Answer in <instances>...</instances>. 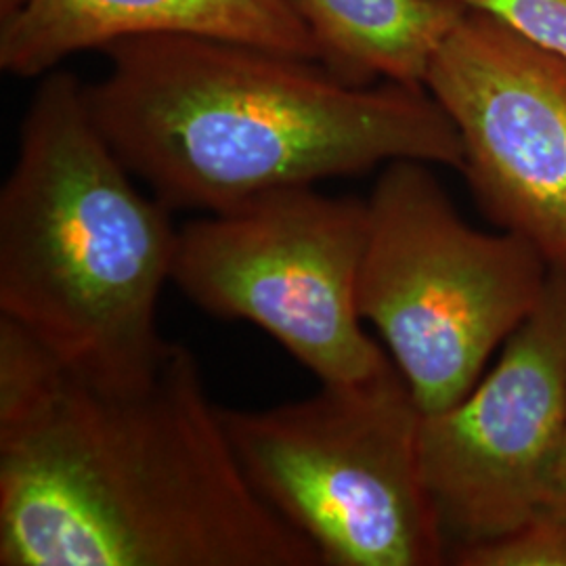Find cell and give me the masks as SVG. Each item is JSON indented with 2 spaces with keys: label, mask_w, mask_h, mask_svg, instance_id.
Wrapping results in <instances>:
<instances>
[{
  "label": "cell",
  "mask_w": 566,
  "mask_h": 566,
  "mask_svg": "<svg viewBox=\"0 0 566 566\" xmlns=\"http://www.w3.org/2000/svg\"><path fill=\"white\" fill-rule=\"evenodd\" d=\"M547 507H566V422L563 446H560L558 462H556L554 479H552V491H549Z\"/></svg>",
  "instance_id": "13"
},
{
  "label": "cell",
  "mask_w": 566,
  "mask_h": 566,
  "mask_svg": "<svg viewBox=\"0 0 566 566\" xmlns=\"http://www.w3.org/2000/svg\"><path fill=\"white\" fill-rule=\"evenodd\" d=\"M93 120L84 84L42 76L0 189V319L97 382L149 376L179 227Z\"/></svg>",
  "instance_id": "3"
},
{
  "label": "cell",
  "mask_w": 566,
  "mask_h": 566,
  "mask_svg": "<svg viewBox=\"0 0 566 566\" xmlns=\"http://www.w3.org/2000/svg\"><path fill=\"white\" fill-rule=\"evenodd\" d=\"M84 84L103 137L175 210L221 212L399 160L462 172L453 122L426 86H355L254 44L156 34L116 42Z\"/></svg>",
  "instance_id": "2"
},
{
  "label": "cell",
  "mask_w": 566,
  "mask_h": 566,
  "mask_svg": "<svg viewBox=\"0 0 566 566\" xmlns=\"http://www.w3.org/2000/svg\"><path fill=\"white\" fill-rule=\"evenodd\" d=\"M0 565L324 566L248 483L185 344L109 385L7 319Z\"/></svg>",
  "instance_id": "1"
},
{
  "label": "cell",
  "mask_w": 566,
  "mask_h": 566,
  "mask_svg": "<svg viewBox=\"0 0 566 566\" xmlns=\"http://www.w3.org/2000/svg\"><path fill=\"white\" fill-rule=\"evenodd\" d=\"M325 67L355 86H424L426 72L465 9L451 0H287Z\"/></svg>",
  "instance_id": "10"
},
{
  "label": "cell",
  "mask_w": 566,
  "mask_h": 566,
  "mask_svg": "<svg viewBox=\"0 0 566 566\" xmlns=\"http://www.w3.org/2000/svg\"><path fill=\"white\" fill-rule=\"evenodd\" d=\"M367 203L315 185L263 193L179 227L172 283L202 311L264 329L322 385L390 359L364 329Z\"/></svg>",
  "instance_id": "6"
},
{
  "label": "cell",
  "mask_w": 566,
  "mask_h": 566,
  "mask_svg": "<svg viewBox=\"0 0 566 566\" xmlns=\"http://www.w3.org/2000/svg\"><path fill=\"white\" fill-rule=\"evenodd\" d=\"M156 34L242 42L322 63L287 0H2L0 70L42 78L72 55Z\"/></svg>",
  "instance_id": "9"
},
{
  "label": "cell",
  "mask_w": 566,
  "mask_h": 566,
  "mask_svg": "<svg viewBox=\"0 0 566 566\" xmlns=\"http://www.w3.org/2000/svg\"><path fill=\"white\" fill-rule=\"evenodd\" d=\"M424 86L458 130L486 217L566 275L565 61L465 9Z\"/></svg>",
  "instance_id": "8"
},
{
  "label": "cell",
  "mask_w": 566,
  "mask_h": 566,
  "mask_svg": "<svg viewBox=\"0 0 566 566\" xmlns=\"http://www.w3.org/2000/svg\"><path fill=\"white\" fill-rule=\"evenodd\" d=\"M432 166L386 164L367 203L359 311L424 416L481 380L546 294L549 266L516 233L465 223Z\"/></svg>",
  "instance_id": "5"
},
{
  "label": "cell",
  "mask_w": 566,
  "mask_h": 566,
  "mask_svg": "<svg viewBox=\"0 0 566 566\" xmlns=\"http://www.w3.org/2000/svg\"><path fill=\"white\" fill-rule=\"evenodd\" d=\"M566 63V0H451Z\"/></svg>",
  "instance_id": "12"
},
{
  "label": "cell",
  "mask_w": 566,
  "mask_h": 566,
  "mask_svg": "<svg viewBox=\"0 0 566 566\" xmlns=\"http://www.w3.org/2000/svg\"><path fill=\"white\" fill-rule=\"evenodd\" d=\"M460 566H566V507H546L502 537L455 547Z\"/></svg>",
  "instance_id": "11"
},
{
  "label": "cell",
  "mask_w": 566,
  "mask_h": 566,
  "mask_svg": "<svg viewBox=\"0 0 566 566\" xmlns=\"http://www.w3.org/2000/svg\"><path fill=\"white\" fill-rule=\"evenodd\" d=\"M565 422L566 275L552 271L497 365L458 403L422 420V472L451 552L546 510Z\"/></svg>",
  "instance_id": "7"
},
{
  "label": "cell",
  "mask_w": 566,
  "mask_h": 566,
  "mask_svg": "<svg viewBox=\"0 0 566 566\" xmlns=\"http://www.w3.org/2000/svg\"><path fill=\"white\" fill-rule=\"evenodd\" d=\"M424 413L397 365L269 409H227L235 458L324 566H437L449 542L420 460Z\"/></svg>",
  "instance_id": "4"
}]
</instances>
